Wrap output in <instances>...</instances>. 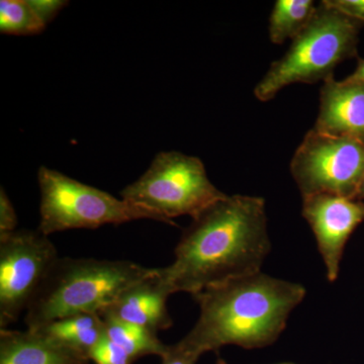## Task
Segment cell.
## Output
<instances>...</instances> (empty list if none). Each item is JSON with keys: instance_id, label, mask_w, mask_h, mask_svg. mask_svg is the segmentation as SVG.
<instances>
[{"instance_id": "d6986e66", "label": "cell", "mask_w": 364, "mask_h": 364, "mask_svg": "<svg viewBox=\"0 0 364 364\" xmlns=\"http://www.w3.org/2000/svg\"><path fill=\"white\" fill-rule=\"evenodd\" d=\"M324 2L347 18L364 23V0H324Z\"/></svg>"}, {"instance_id": "9c48e42d", "label": "cell", "mask_w": 364, "mask_h": 364, "mask_svg": "<svg viewBox=\"0 0 364 364\" xmlns=\"http://www.w3.org/2000/svg\"><path fill=\"white\" fill-rule=\"evenodd\" d=\"M303 217L315 235L328 280L336 282L345 246L364 222V200L329 193L305 196Z\"/></svg>"}, {"instance_id": "4fadbf2b", "label": "cell", "mask_w": 364, "mask_h": 364, "mask_svg": "<svg viewBox=\"0 0 364 364\" xmlns=\"http://www.w3.org/2000/svg\"><path fill=\"white\" fill-rule=\"evenodd\" d=\"M35 331L83 354L88 359L91 350L107 337L104 318L98 313L76 314L58 318Z\"/></svg>"}, {"instance_id": "277c9868", "label": "cell", "mask_w": 364, "mask_h": 364, "mask_svg": "<svg viewBox=\"0 0 364 364\" xmlns=\"http://www.w3.org/2000/svg\"><path fill=\"white\" fill-rule=\"evenodd\" d=\"M360 26L321 2L287 54L273 62L256 85L255 97L268 102L293 83L312 85L333 77L338 64L355 56Z\"/></svg>"}, {"instance_id": "7a4b0ae2", "label": "cell", "mask_w": 364, "mask_h": 364, "mask_svg": "<svg viewBox=\"0 0 364 364\" xmlns=\"http://www.w3.org/2000/svg\"><path fill=\"white\" fill-rule=\"evenodd\" d=\"M306 294L301 284L261 272L208 287L193 296L200 317L176 344L198 358L228 345L269 346L286 329L289 315Z\"/></svg>"}, {"instance_id": "5bb4252c", "label": "cell", "mask_w": 364, "mask_h": 364, "mask_svg": "<svg viewBox=\"0 0 364 364\" xmlns=\"http://www.w3.org/2000/svg\"><path fill=\"white\" fill-rule=\"evenodd\" d=\"M100 317L104 318L107 338L124 349L133 363L144 356L162 358L168 349V345L163 343L156 333L109 316Z\"/></svg>"}, {"instance_id": "ac0fdd59", "label": "cell", "mask_w": 364, "mask_h": 364, "mask_svg": "<svg viewBox=\"0 0 364 364\" xmlns=\"http://www.w3.org/2000/svg\"><path fill=\"white\" fill-rule=\"evenodd\" d=\"M18 217L14 205L4 188L0 189V240L7 238L16 231Z\"/></svg>"}, {"instance_id": "7402d4cb", "label": "cell", "mask_w": 364, "mask_h": 364, "mask_svg": "<svg viewBox=\"0 0 364 364\" xmlns=\"http://www.w3.org/2000/svg\"><path fill=\"white\" fill-rule=\"evenodd\" d=\"M355 198H358V200H364V177L363 179V182H361L360 186H359L358 195H356Z\"/></svg>"}, {"instance_id": "7c38bea8", "label": "cell", "mask_w": 364, "mask_h": 364, "mask_svg": "<svg viewBox=\"0 0 364 364\" xmlns=\"http://www.w3.org/2000/svg\"><path fill=\"white\" fill-rule=\"evenodd\" d=\"M83 354L42 333L0 329V364H88Z\"/></svg>"}, {"instance_id": "44dd1931", "label": "cell", "mask_w": 364, "mask_h": 364, "mask_svg": "<svg viewBox=\"0 0 364 364\" xmlns=\"http://www.w3.org/2000/svg\"><path fill=\"white\" fill-rule=\"evenodd\" d=\"M350 77L364 83V59L359 60L356 70L350 75Z\"/></svg>"}, {"instance_id": "2e32d148", "label": "cell", "mask_w": 364, "mask_h": 364, "mask_svg": "<svg viewBox=\"0 0 364 364\" xmlns=\"http://www.w3.org/2000/svg\"><path fill=\"white\" fill-rule=\"evenodd\" d=\"M46 25L28 0L0 1V32L6 35L28 36L40 33Z\"/></svg>"}, {"instance_id": "30bf717a", "label": "cell", "mask_w": 364, "mask_h": 364, "mask_svg": "<svg viewBox=\"0 0 364 364\" xmlns=\"http://www.w3.org/2000/svg\"><path fill=\"white\" fill-rule=\"evenodd\" d=\"M316 131L364 142V83L351 78L324 81Z\"/></svg>"}, {"instance_id": "cb8c5ba5", "label": "cell", "mask_w": 364, "mask_h": 364, "mask_svg": "<svg viewBox=\"0 0 364 364\" xmlns=\"http://www.w3.org/2000/svg\"><path fill=\"white\" fill-rule=\"evenodd\" d=\"M273 364H296L293 363H273Z\"/></svg>"}, {"instance_id": "9a60e30c", "label": "cell", "mask_w": 364, "mask_h": 364, "mask_svg": "<svg viewBox=\"0 0 364 364\" xmlns=\"http://www.w3.org/2000/svg\"><path fill=\"white\" fill-rule=\"evenodd\" d=\"M316 7L312 0H277L270 14V41L282 45L294 39L310 23Z\"/></svg>"}, {"instance_id": "8fae6325", "label": "cell", "mask_w": 364, "mask_h": 364, "mask_svg": "<svg viewBox=\"0 0 364 364\" xmlns=\"http://www.w3.org/2000/svg\"><path fill=\"white\" fill-rule=\"evenodd\" d=\"M158 272L159 268L154 274L128 287L98 314L140 326L156 334L169 329L173 325L167 308V299L171 294L162 284Z\"/></svg>"}, {"instance_id": "5b68a950", "label": "cell", "mask_w": 364, "mask_h": 364, "mask_svg": "<svg viewBox=\"0 0 364 364\" xmlns=\"http://www.w3.org/2000/svg\"><path fill=\"white\" fill-rule=\"evenodd\" d=\"M41 221L38 231L49 236L73 229H97L136 220L164 223L156 213L42 166L38 171Z\"/></svg>"}, {"instance_id": "603a6c76", "label": "cell", "mask_w": 364, "mask_h": 364, "mask_svg": "<svg viewBox=\"0 0 364 364\" xmlns=\"http://www.w3.org/2000/svg\"><path fill=\"white\" fill-rule=\"evenodd\" d=\"M215 364H228L227 361L225 359L221 358H218L217 361H215Z\"/></svg>"}, {"instance_id": "e0dca14e", "label": "cell", "mask_w": 364, "mask_h": 364, "mask_svg": "<svg viewBox=\"0 0 364 364\" xmlns=\"http://www.w3.org/2000/svg\"><path fill=\"white\" fill-rule=\"evenodd\" d=\"M90 360L95 364H133L126 351L107 337L91 350Z\"/></svg>"}, {"instance_id": "ffe728a7", "label": "cell", "mask_w": 364, "mask_h": 364, "mask_svg": "<svg viewBox=\"0 0 364 364\" xmlns=\"http://www.w3.org/2000/svg\"><path fill=\"white\" fill-rule=\"evenodd\" d=\"M28 1L46 26L54 20L59 11L68 4V1H63V0H28Z\"/></svg>"}, {"instance_id": "ba28073f", "label": "cell", "mask_w": 364, "mask_h": 364, "mask_svg": "<svg viewBox=\"0 0 364 364\" xmlns=\"http://www.w3.org/2000/svg\"><path fill=\"white\" fill-rule=\"evenodd\" d=\"M60 256L40 231L20 230L0 240V329L16 322Z\"/></svg>"}, {"instance_id": "3957f363", "label": "cell", "mask_w": 364, "mask_h": 364, "mask_svg": "<svg viewBox=\"0 0 364 364\" xmlns=\"http://www.w3.org/2000/svg\"><path fill=\"white\" fill-rule=\"evenodd\" d=\"M156 270L127 260L59 257L26 309V329L35 331L76 314L100 313Z\"/></svg>"}, {"instance_id": "8992f818", "label": "cell", "mask_w": 364, "mask_h": 364, "mask_svg": "<svg viewBox=\"0 0 364 364\" xmlns=\"http://www.w3.org/2000/svg\"><path fill=\"white\" fill-rule=\"evenodd\" d=\"M122 198L156 213L165 224L181 215L196 218L226 198L208 179L198 157L177 151L161 152L138 181L121 191Z\"/></svg>"}, {"instance_id": "d4e9b609", "label": "cell", "mask_w": 364, "mask_h": 364, "mask_svg": "<svg viewBox=\"0 0 364 364\" xmlns=\"http://www.w3.org/2000/svg\"><path fill=\"white\" fill-rule=\"evenodd\" d=\"M191 364H196V363H191Z\"/></svg>"}, {"instance_id": "52a82bcc", "label": "cell", "mask_w": 364, "mask_h": 364, "mask_svg": "<svg viewBox=\"0 0 364 364\" xmlns=\"http://www.w3.org/2000/svg\"><path fill=\"white\" fill-rule=\"evenodd\" d=\"M303 198L329 193L355 198L364 177V142L309 131L291 162Z\"/></svg>"}, {"instance_id": "6da1fadb", "label": "cell", "mask_w": 364, "mask_h": 364, "mask_svg": "<svg viewBox=\"0 0 364 364\" xmlns=\"http://www.w3.org/2000/svg\"><path fill=\"white\" fill-rule=\"evenodd\" d=\"M272 250L264 198L227 196L193 218L158 275L170 294L191 296L226 280L255 274Z\"/></svg>"}]
</instances>
